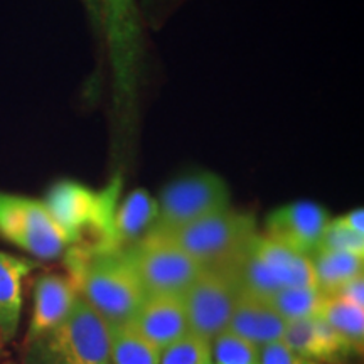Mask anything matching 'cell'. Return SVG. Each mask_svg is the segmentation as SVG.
<instances>
[{
  "instance_id": "6da1fadb",
  "label": "cell",
  "mask_w": 364,
  "mask_h": 364,
  "mask_svg": "<svg viewBox=\"0 0 364 364\" xmlns=\"http://www.w3.org/2000/svg\"><path fill=\"white\" fill-rule=\"evenodd\" d=\"M63 257L76 292L108 329L129 324L147 295L124 250L71 245Z\"/></svg>"
},
{
  "instance_id": "7a4b0ae2",
  "label": "cell",
  "mask_w": 364,
  "mask_h": 364,
  "mask_svg": "<svg viewBox=\"0 0 364 364\" xmlns=\"http://www.w3.org/2000/svg\"><path fill=\"white\" fill-rule=\"evenodd\" d=\"M118 193V177L100 193L76 181H59L49 189L43 203L66 235L70 247L90 238L86 247L110 250Z\"/></svg>"
},
{
  "instance_id": "3957f363",
  "label": "cell",
  "mask_w": 364,
  "mask_h": 364,
  "mask_svg": "<svg viewBox=\"0 0 364 364\" xmlns=\"http://www.w3.org/2000/svg\"><path fill=\"white\" fill-rule=\"evenodd\" d=\"M24 364H112L110 329L78 295L65 321L26 344Z\"/></svg>"
},
{
  "instance_id": "277c9868",
  "label": "cell",
  "mask_w": 364,
  "mask_h": 364,
  "mask_svg": "<svg viewBox=\"0 0 364 364\" xmlns=\"http://www.w3.org/2000/svg\"><path fill=\"white\" fill-rule=\"evenodd\" d=\"M257 233L253 215L228 208L177 230L156 235L169 238L203 268H209L230 263Z\"/></svg>"
},
{
  "instance_id": "5b68a950",
  "label": "cell",
  "mask_w": 364,
  "mask_h": 364,
  "mask_svg": "<svg viewBox=\"0 0 364 364\" xmlns=\"http://www.w3.org/2000/svg\"><path fill=\"white\" fill-rule=\"evenodd\" d=\"M0 238L39 260H58L70 248L44 203L19 194L0 193Z\"/></svg>"
},
{
  "instance_id": "8992f818",
  "label": "cell",
  "mask_w": 364,
  "mask_h": 364,
  "mask_svg": "<svg viewBox=\"0 0 364 364\" xmlns=\"http://www.w3.org/2000/svg\"><path fill=\"white\" fill-rule=\"evenodd\" d=\"M124 252L134 265L145 295L182 297L203 272L193 257L162 235L149 233Z\"/></svg>"
},
{
  "instance_id": "52a82bcc",
  "label": "cell",
  "mask_w": 364,
  "mask_h": 364,
  "mask_svg": "<svg viewBox=\"0 0 364 364\" xmlns=\"http://www.w3.org/2000/svg\"><path fill=\"white\" fill-rule=\"evenodd\" d=\"M230 208V189L220 176L199 172L167 184L157 201L150 233H167Z\"/></svg>"
},
{
  "instance_id": "ba28073f",
  "label": "cell",
  "mask_w": 364,
  "mask_h": 364,
  "mask_svg": "<svg viewBox=\"0 0 364 364\" xmlns=\"http://www.w3.org/2000/svg\"><path fill=\"white\" fill-rule=\"evenodd\" d=\"M240 290L226 268H203L184 295L189 332L211 343L218 334L228 329Z\"/></svg>"
},
{
  "instance_id": "9c48e42d",
  "label": "cell",
  "mask_w": 364,
  "mask_h": 364,
  "mask_svg": "<svg viewBox=\"0 0 364 364\" xmlns=\"http://www.w3.org/2000/svg\"><path fill=\"white\" fill-rule=\"evenodd\" d=\"M329 220V213L321 204L299 201L272 211L265 221V230L268 238L280 241L295 252L311 257L321 248Z\"/></svg>"
},
{
  "instance_id": "30bf717a",
  "label": "cell",
  "mask_w": 364,
  "mask_h": 364,
  "mask_svg": "<svg viewBox=\"0 0 364 364\" xmlns=\"http://www.w3.org/2000/svg\"><path fill=\"white\" fill-rule=\"evenodd\" d=\"M130 324L161 353L189 332L184 302L176 295H147Z\"/></svg>"
},
{
  "instance_id": "8fae6325",
  "label": "cell",
  "mask_w": 364,
  "mask_h": 364,
  "mask_svg": "<svg viewBox=\"0 0 364 364\" xmlns=\"http://www.w3.org/2000/svg\"><path fill=\"white\" fill-rule=\"evenodd\" d=\"M78 292L68 275L44 273L34 284V306L24 344L63 322L75 306Z\"/></svg>"
},
{
  "instance_id": "7c38bea8",
  "label": "cell",
  "mask_w": 364,
  "mask_h": 364,
  "mask_svg": "<svg viewBox=\"0 0 364 364\" xmlns=\"http://www.w3.org/2000/svg\"><path fill=\"white\" fill-rule=\"evenodd\" d=\"M287 322L273 309L270 300L240 292L228 331L235 332L258 348L282 341Z\"/></svg>"
},
{
  "instance_id": "4fadbf2b",
  "label": "cell",
  "mask_w": 364,
  "mask_h": 364,
  "mask_svg": "<svg viewBox=\"0 0 364 364\" xmlns=\"http://www.w3.org/2000/svg\"><path fill=\"white\" fill-rule=\"evenodd\" d=\"M250 245H252V250L258 260L263 263V267L267 268V272L279 284L280 289L316 285L311 260L306 255L295 252L280 241L260 233L253 236Z\"/></svg>"
},
{
  "instance_id": "5bb4252c",
  "label": "cell",
  "mask_w": 364,
  "mask_h": 364,
  "mask_svg": "<svg viewBox=\"0 0 364 364\" xmlns=\"http://www.w3.org/2000/svg\"><path fill=\"white\" fill-rule=\"evenodd\" d=\"M34 262L0 252V336L11 343L19 331L22 312V285L33 272Z\"/></svg>"
},
{
  "instance_id": "9a60e30c",
  "label": "cell",
  "mask_w": 364,
  "mask_h": 364,
  "mask_svg": "<svg viewBox=\"0 0 364 364\" xmlns=\"http://www.w3.org/2000/svg\"><path fill=\"white\" fill-rule=\"evenodd\" d=\"M157 220V201L145 189H135L115 211L110 250H127L145 238Z\"/></svg>"
},
{
  "instance_id": "2e32d148",
  "label": "cell",
  "mask_w": 364,
  "mask_h": 364,
  "mask_svg": "<svg viewBox=\"0 0 364 364\" xmlns=\"http://www.w3.org/2000/svg\"><path fill=\"white\" fill-rule=\"evenodd\" d=\"M309 260L312 265L314 282L324 295H329L348 280L364 273V257L361 255L318 248Z\"/></svg>"
},
{
  "instance_id": "e0dca14e",
  "label": "cell",
  "mask_w": 364,
  "mask_h": 364,
  "mask_svg": "<svg viewBox=\"0 0 364 364\" xmlns=\"http://www.w3.org/2000/svg\"><path fill=\"white\" fill-rule=\"evenodd\" d=\"M107 6L108 33H110L113 56L118 78H124V70L130 65L132 48H134V19H132L130 0H105Z\"/></svg>"
},
{
  "instance_id": "ac0fdd59",
  "label": "cell",
  "mask_w": 364,
  "mask_h": 364,
  "mask_svg": "<svg viewBox=\"0 0 364 364\" xmlns=\"http://www.w3.org/2000/svg\"><path fill=\"white\" fill-rule=\"evenodd\" d=\"M110 361L112 364H159L161 351L129 322L110 327Z\"/></svg>"
},
{
  "instance_id": "d6986e66",
  "label": "cell",
  "mask_w": 364,
  "mask_h": 364,
  "mask_svg": "<svg viewBox=\"0 0 364 364\" xmlns=\"http://www.w3.org/2000/svg\"><path fill=\"white\" fill-rule=\"evenodd\" d=\"M332 329L338 331L353 346L356 353L363 351L364 344V309L346 302L343 299L326 295L321 312H318Z\"/></svg>"
},
{
  "instance_id": "ffe728a7",
  "label": "cell",
  "mask_w": 364,
  "mask_h": 364,
  "mask_svg": "<svg viewBox=\"0 0 364 364\" xmlns=\"http://www.w3.org/2000/svg\"><path fill=\"white\" fill-rule=\"evenodd\" d=\"M268 300L285 322H292L317 317L326 295L317 289V285L285 287L277 290Z\"/></svg>"
},
{
  "instance_id": "44dd1931",
  "label": "cell",
  "mask_w": 364,
  "mask_h": 364,
  "mask_svg": "<svg viewBox=\"0 0 364 364\" xmlns=\"http://www.w3.org/2000/svg\"><path fill=\"white\" fill-rule=\"evenodd\" d=\"M258 346L228 329L211 341L213 364H258Z\"/></svg>"
},
{
  "instance_id": "7402d4cb",
  "label": "cell",
  "mask_w": 364,
  "mask_h": 364,
  "mask_svg": "<svg viewBox=\"0 0 364 364\" xmlns=\"http://www.w3.org/2000/svg\"><path fill=\"white\" fill-rule=\"evenodd\" d=\"M282 341L300 356L311 359L314 363L324 361V353H322L314 317L287 322Z\"/></svg>"
},
{
  "instance_id": "603a6c76",
  "label": "cell",
  "mask_w": 364,
  "mask_h": 364,
  "mask_svg": "<svg viewBox=\"0 0 364 364\" xmlns=\"http://www.w3.org/2000/svg\"><path fill=\"white\" fill-rule=\"evenodd\" d=\"M159 364H213L211 343L188 332L164 349Z\"/></svg>"
},
{
  "instance_id": "cb8c5ba5",
  "label": "cell",
  "mask_w": 364,
  "mask_h": 364,
  "mask_svg": "<svg viewBox=\"0 0 364 364\" xmlns=\"http://www.w3.org/2000/svg\"><path fill=\"white\" fill-rule=\"evenodd\" d=\"M321 248L329 250V252H344L364 257V236L354 233L341 223L339 218H334L327 223Z\"/></svg>"
},
{
  "instance_id": "d4e9b609",
  "label": "cell",
  "mask_w": 364,
  "mask_h": 364,
  "mask_svg": "<svg viewBox=\"0 0 364 364\" xmlns=\"http://www.w3.org/2000/svg\"><path fill=\"white\" fill-rule=\"evenodd\" d=\"M258 364H317L311 359L300 356L287 346L284 341H275L260 348Z\"/></svg>"
},
{
  "instance_id": "484cf974",
  "label": "cell",
  "mask_w": 364,
  "mask_h": 364,
  "mask_svg": "<svg viewBox=\"0 0 364 364\" xmlns=\"http://www.w3.org/2000/svg\"><path fill=\"white\" fill-rule=\"evenodd\" d=\"M329 297L343 299L346 302H351L354 306L364 309V277L358 275L348 280L346 284L338 287L334 292H331Z\"/></svg>"
},
{
  "instance_id": "4316f807",
  "label": "cell",
  "mask_w": 364,
  "mask_h": 364,
  "mask_svg": "<svg viewBox=\"0 0 364 364\" xmlns=\"http://www.w3.org/2000/svg\"><path fill=\"white\" fill-rule=\"evenodd\" d=\"M339 220L346 228H349V230L354 231V233L364 236V211H363V208H356V209H353V211L346 213L344 216H339Z\"/></svg>"
},
{
  "instance_id": "83f0119b",
  "label": "cell",
  "mask_w": 364,
  "mask_h": 364,
  "mask_svg": "<svg viewBox=\"0 0 364 364\" xmlns=\"http://www.w3.org/2000/svg\"><path fill=\"white\" fill-rule=\"evenodd\" d=\"M4 348H6V343H4L2 336H0V356H2V351H4Z\"/></svg>"
}]
</instances>
